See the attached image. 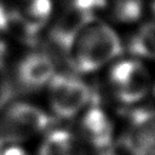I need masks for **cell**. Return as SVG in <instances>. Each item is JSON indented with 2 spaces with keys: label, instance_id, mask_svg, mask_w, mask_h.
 I'll list each match as a JSON object with an SVG mask.
<instances>
[{
  "label": "cell",
  "instance_id": "cell-14",
  "mask_svg": "<svg viewBox=\"0 0 155 155\" xmlns=\"http://www.w3.org/2000/svg\"><path fill=\"white\" fill-rule=\"evenodd\" d=\"M98 155H117V154H115L113 150H109V151H104V153H101V154H98Z\"/></svg>",
  "mask_w": 155,
  "mask_h": 155
},
{
  "label": "cell",
  "instance_id": "cell-2",
  "mask_svg": "<svg viewBox=\"0 0 155 155\" xmlns=\"http://www.w3.org/2000/svg\"><path fill=\"white\" fill-rule=\"evenodd\" d=\"M108 86L111 94L121 104L142 102L153 88L150 71L142 59L136 57L117 58L110 64Z\"/></svg>",
  "mask_w": 155,
  "mask_h": 155
},
{
  "label": "cell",
  "instance_id": "cell-8",
  "mask_svg": "<svg viewBox=\"0 0 155 155\" xmlns=\"http://www.w3.org/2000/svg\"><path fill=\"white\" fill-rule=\"evenodd\" d=\"M53 15L52 0H22L12 11V24H17L27 38L38 35L50 23Z\"/></svg>",
  "mask_w": 155,
  "mask_h": 155
},
{
  "label": "cell",
  "instance_id": "cell-9",
  "mask_svg": "<svg viewBox=\"0 0 155 155\" xmlns=\"http://www.w3.org/2000/svg\"><path fill=\"white\" fill-rule=\"evenodd\" d=\"M38 155H87V151L78 134L68 130L56 128L46 133Z\"/></svg>",
  "mask_w": 155,
  "mask_h": 155
},
{
  "label": "cell",
  "instance_id": "cell-5",
  "mask_svg": "<svg viewBox=\"0 0 155 155\" xmlns=\"http://www.w3.org/2000/svg\"><path fill=\"white\" fill-rule=\"evenodd\" d=\"M79 138L98 154L111 150L114 142V122L109 114L98 104L91 103L79 115Z\"/></svg>",
  "mask_w": 155,
  "mask_h": 155
},
{
  "label": "cell",
  "instance_id": "cell-4",
  "mask_svg": "<svg viewBox=\"0 0 155 155\" xmlns=\"http://www.w3.org/2000/svg\"><path fill=\"white\" fill-rule=\"evenodd\" d=\"M47 88L50 108L61 119L79 116L92 103L91 88L75 73H56Z\"/></svg>",
  "mask_w": 155,
  "mask_h": 155
},
{
  "label": "cell",
  "instance_id": "cell-11",
  "mask_svg": "<svg viewBox=\"0 0 155 155\" xmlns=\"http://www.w3.org/2000/svg\"><path fill=\"white\" fill-rule=\"evenodd\" d=\"M105 10L120 23H134L144 12V0H105Z\"/></svg>",
  "mask_w": 155,
  "mask_h": 155
},
{
  "label": "cell",
  "instance_id": "cell-1",
  "mask_svg": "<svg viewBox=\"0 0 155 155\" xmlns=\"http://www.w3.org/2000/svg\"><path fill=\"white\" fill-rule=\"evenodd\" d=\"M119 34L97 17L90 19L70 40L64 54L75 74H90L120 58Z\"/></svg>",
  "mask_w": 155,
  "mask_h": 155
},
{
  "label": "cell",
  "instance_id": "cell-6",
  "mask_svg": "<svg viewBox=\"0 0 155 155\" xmlns=\"http://www.w3.org/2000/svg\"><path fill=\"white\" fill-rule=\"evenodd\" d=\"M124 145L131 155H155V109L139 108L131 113Z\"/></svg>",
  "mask_w": 155,
  "mask_h": 155
},
{
  "label": "cell",
  "instance_id": "cell-10",
  "mask_svg": "<svg viewBox=\"0 0 155 155\" xmlns=\"http://www.w3.org/2000/svg\"><path fill=\"white\" fill-rule=\"evenodd\" d=\"M132 57L155 61V19L140 24L128 40Z\"/></svg>",
  "mask_w": 155,
  "mask_h": 155
},
{
  "label": "cell",
  "instance_id": "cell-13",
  "mask_svg": "<svg viewBox=\"0 0 155 155\" xmlns=\"http://www.w3.org/2000/svg\"><path fill=\"white\" fill-rule=\"evenodd\" d=\"M0 155H29V154L24 149H22L21 147L15 145V144H11L10 147L2 149V151H1Z\"/></svg>",
  "mask_w": 155,
  "mask_h": 155
},
{
  "label": "cell",
  "instance_id": "cell-12",
  "mask_svg": "<svg viewBox=\"0 0 155 155\" xmlns=\"http://www.w3.org/2000/svg\"><path fill=\"white\" fill-rule=\"evenodd\" d=\"M12 25V11L0 4V30H6Z\"/></svg>",
  "mask_w": 155,
  "mask_h": 155
},
{
  "label": "cell",
  "instance_id": "cell-3",
  "mask_svg": "<svg viewBox=\"0 0 155 155\" xmlns=\"http://www.w3.org/2000/svg\"><path fill=\"white\" fill-rule=\"evenodd\" d=\"M50 115L28 102H16L0 113V143H18L48 130Z\"/></svg>",
  "mask_w": 155,
  "mask_h": 155
},
{
  "label": "cell",
  "instance_id": "cell-15",
  "mask_svg": "<svg viewBox=\"0 0 155 155\" xmlns=\"http://www.w3.org/2000/svg\"><path fill=\"white\" fill-rule=\"evenodd\" d=\"M154 92H155V85H154Z\"/></svg>",
  "mask_w": 155,
  "mask_h": 155
},
{
  "label": "cell",
  "instance_id": "cell-7",
  "mask_svg": "<svg viewBox=\"0 0 155 155\" xmlns=\"http://www.w3.org/2000/svg\"><path fill=\"white\" fill-rule=\"evenodd\" d=\"M56 73L54 61L46 52L28 53L17 67L18 82L29 90L47 86Z\"/></svg>",
  "mask_w": 155,
  "mask_h": 155
}]
</instances>
